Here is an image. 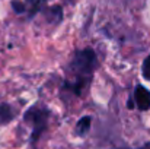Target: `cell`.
I'll use <instances>...</instances> for the list:
<instances>
[{
	"mask_svg": "<svg viewBox=\"0 0 150 149\" xmlns=\"http://www.w3.org/2000/svg\"><path fill=\"white\" fill-rule=\"evenodd\" d=\"M96 66L98 57L92 48L86 47L74 51L70 63L66 67V79L63 83V89L71 92L76 97H80L83 91L91 86Z\"/></svg>",
	"mask_w": 150,
	"mask_h": 149,
	"instance_id": "1",
	"label": "cell"
},
{
	"mask_svg": "<svg viewBox=\"0 0 150 149\" xmlns=\"http://www.w3.org/2000/svg\"><path fill=\"white\" fill-rule=\"evenodd\" d=\"M50 115L51 111L40 102L29 107L25 111L23 120H25V123H28L31 126V140L32 142H37L41 138V135L47 130Z\"/></svg>",
	"mask_w": 150,
	"mask_h": 149,
	"instance_id": "2",
	"label": "cell"
},
{
	"mask_svg": "<svg viewBox=\"0 0 150 149\" xmlns=\"http://www.w3.org/2000/svg\"><path fill=\"white\" fill-rule=\"evenodd\" d=\"M45 0H13L12 7L18 15H26V18H34L40 10H42Z\"/></svg>",
	"mask_w": 150,
	"mask_h": 149,
	"instance_id": "3",
	"label": "cell"
},
{
	"mask_svg": "<svg viewBox=\"0 0 150 149\" xmlns=\"http://www.w3.org/2000/svg\"><path fill=\"white\" fill-rule=\"evenodd\" d=\"M134 101H136V107L140 111H147L150 110V91L143 86V85H137L134 89Z\"/></svg>",
	"mask_w": 150,
	"mask_h": 149,
	"instance_id": "4",
	"label": "cell"
},
{
	"mask_svg": "<svg viewBox=\"0 0 150 149\" xmlns=\"http://www.w3.org/2000/svg\"><path fill=\"white\" fill-rule=\"evenodd\" d=\"M15 117H16L15 108L9 102H1L0 101V126L9 124Z\"/></svg>",
	"mask_w": 150,
	"mask_h": 149,
	"instance_id": "5",
	"label": "cell"
},
{
	"mask_svg": "<svg viewBox=\"0 0 150 149\" xmlns=\"http://www.w3.org/2000/svg\"><path fill=\"white\" fill-rule=\"evenodd\" d=\"M91 124H92V117L91 115H83L79 118V121L76 123V135L79 138H85L89 130H91Z\"/></svg>",
	"mask_w": 150,
	"mask_h": 149,
	"instance_id": "6",
	"label": "cell"
},
{
	"mask_svg": "<svg viewBox=\"0 0 150 149\" xmlns=\"http://www.w3.org/2000/svg\"><path fill=\"white\" fill-rule=\"evenodd\" d=\"M45 16L50 22H60L63 19V10L60 6H51L45 10Z\"/></svg>",
	"mask_w": 150,
	"mask_h": 149,
	"instance_id": "7",
	"label": "cell"
},
{
	"mask_svg": "<svg viewBox=\"0 0 150 149\" xmlns=\"http://www.w3.org/2000/svg\"><path fill=\"white\" fill-rule=\"evenodd\" d=\"M142 75H143V78L146 81L150 82V54L144 58V61L142 64Z\"/></svg>",
	"mask_w": 150,
	"mask_h": 149,
	"instance_id": "8",
	"label": "cell"
},
{
	"mask_svg": "<svg viewBox=\"0 0 150 149\" xmlns=\"http://www.w3.org/2000/svg\"><path fill=\"white\" fill-rule=\"evenodd\" d=\"M137 149H150V143H146V145H143L142 148H137Z\"/></svg>",
	"mask_w": 150,
	"mask_h": 149,
	"instance_id": "9",
	"label": "cell"
}]
</instances>
